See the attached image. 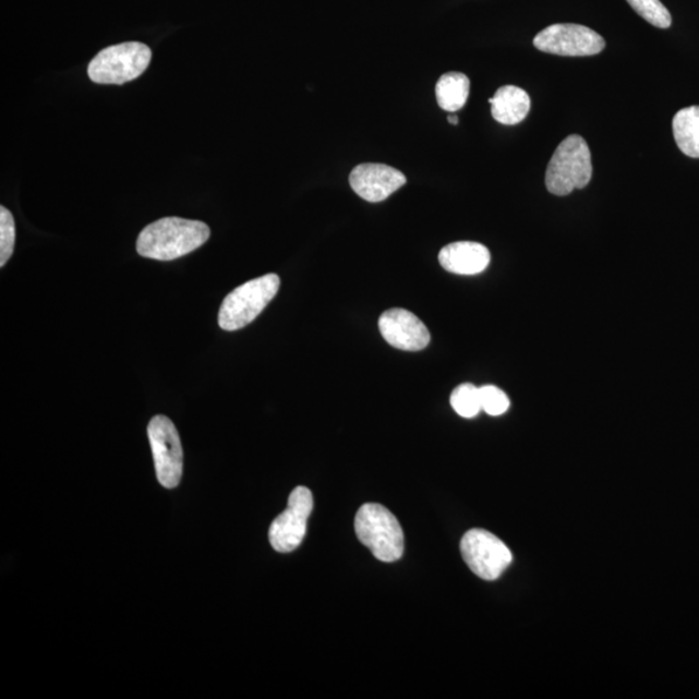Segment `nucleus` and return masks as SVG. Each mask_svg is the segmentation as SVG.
I'll return each mask as SVG.
<instances>
[{
    "label": "nucleus",
    "instance_id": "1",
    "mask_svg": "<svg viewBox=\"0 0 699 699\" xmlns=\"http://www.w3.org/2000/svg\"><path fill=\"white\" fill-rule=\"evenodd\" d=\"M209 238L210 228L204 221L162 218L144 228L136 251L144 258L172 261L195 252Z\"/></svg>",
    "mask_w": 699,
    "mask_h": 699
},
{
    "label": "nucleus",
    "instance_id": "2",
    "mask_svg": "<svg viewBox=\"0 0 699 699\" xmlns=\"http://www.w3.org/2000/svg\"><path fill=\"white\" fill-rule=\"evenodd\" d=\"M592 171L591 150L587 142L579 135L567 136L546 168V190L556 196L570 195L591 182Z\"/></svg>",
    "mask_w": 699,
    "mask_h": 699
},
{
    "label": "nucleus",
    "instance_id": "3",
    "mask_svg": "<svg viewBox=\"0 0 699 699\" xmlns=\"http://www.w3.org/2000/svg\"><path fill=\"white\" fill-rule=\"evenodd\" d=\"M357 537L383 563L403 556L405 535L396 516L383 505L364 504L355 517Z\"/></svg>",
    "mask_w": 699,
    "mask_h": 699
},
{
    "label": "nucleus",
    "instance_id": "4",
    "mask_svg": "<svg viewBox=\"0 0 699 699\" xmlns=\"http://www.w3.org/2000/svg\"><path fill=\"white\" fill-rule=\"evenodd\" d=\"M280 288L278 275L268 274L242 284L221 303L218 323L221 329L233 332L246 327L262 314Z\"/></svg>",
    "mask_w": 699,
    "mask_h": 699
},
{
    "label": "nucleus",
    "instance_id": "5",
    "mask_svg": "<svg viewBox=\"0 0 699 699\" xmlns=\"http://www.w3.org/2000/svg\"><path fill=\"white\" fill-rule=\"evenodd\" d=\"M152 51L141 41L104 48L89 62L87 73L89 80L99 85H123L140 79L150 64Z\"/></svg>",
    "mask_w": 699,
    "mask_h": 699
},
{
    "label": "nucleus",
    "instance_id": "6",
    "mask_svg": "<svg viewBox=\"0 0 699 699\" xmlns=\"http://www.w3.org/2000/svg\"><path fill=\"white\" fill-rule=\"evenodd\" d=\"M148 438L158 482L165 489H176L183 475V447L176 425L157 414L149 422Z\"/></svg>",
    "mask_w": 699,
    "mask_h": 699
},
{
    "label": "nucleus",
    "instance_id": "7",
    "mask_svg": "<svg viewBox=\"0 0 699 699\" xmlns=\"http://www.w3.org/2000/svg\"><path fill=\"white\" fill-rule=\"evenodd\" d=\"M460 550L469 569L484 580L499 578L511 563L508 546L486 530L468 531L461 540Z\"/></svg>",
    "mask_w": 699,
    "mask_h": 699
},
{
    "label": "nucleus",
    "instance_id": "8",
    "mask_svg": "<svg viewBox=\"0 0 699 699\" xmlns=\"http://www.w3.org/2000/svg\"><path fill=\"white\" fill-rule=\"evenodd\" d=\"M539 51L558 57H593L604 51L605 39L590 27L577 24H555L545 27L534 38Z\"/></svg>",
    "mask_w": 699,
    "mask_h": 699
},
{
    "label": "nucleus",
    "instance_id": "9",
    "mask_svg": "<svg viewBox=\"0 0 699 699\" xmlns=\"http://www.w3.org/2000/svg\"><path fill=\"white\" fill-rule=\"evenodd\" d=\"M314 508L313 494L308 487H296L289 496L288 508L275 518L268 531L269 543L280 553L299 549L308 532V520Z\"/></svg>",
    "mask_w": 699,
    "mask_h": 699
},
{
    "label": "nucleus",
    "instance_id": "10",
    "mask_svg": "<svg viewBox=\"0 0 699 699\" xmlns=\"http://www.w3.org/2000/svg\"><path fill=\"white\" fill-rule=\"evenodd\" d=\"M378 328L384 340L398 350L420 351L431 344L426 325L405 309L385 311L379 317Z\"/></svg>",
    "mask_w": 699,
    "mask_h": 699
},
{
    "label": "nucleus",
    "instance_id": "11",
    "mask_svg": "<svg viewBox=\"0 0 699 699\" xmlns=\"http://www.w3.org/2000/svg\"><path fill=\"white\" fill-rule=\"evenodd\" d=\"M407 182L403 172L384 164H362L350 174V185L359 197L381 203Z\"/></svg>",
    "mask_w": 699,
    "mask_h": 699
},
{
    "label": "nucleus",
    "instance_id": "12",
    "mask_svg": "<svg viewBox=\"0 0 699 699\" xmlns=\"http://www.w3.org/2000/svg\"><path fill=\"white\" fill-rule=\"evenodd\" d=\"M490 261L489 249L472 241L453 242L439 253L441 266L456 275H479L489 267Z\"/></svg>",
    "mask_w": 699,
    "mask_h": 699
},
{
    "label": "nucleus",
    "instance_id": "13",
    "mask_svg": "<svg viewBox=\"0 0 699 699\" xmlns=\"http://www.w3.org/2000/svg\"><path fill=\"white\" fill-rule=\"evenodd\" d=\"M489 103L494 120L508 126L521 123L528 117L531 107L529 94L517 86L501 87Z\"/></svg>",
    "mask_w": 699,
    "mask_h": 699
},
{
    "label": "nucleus",
    "instance_id": "14",
    "mask_svg": "<svg viewBox=\"0 0 699 699\" xmlns=\"http://www.w3.org/2000/svg\"><path fill=\"white\" fill-rule=\"evenodd\" d=\"M470 92V81L466 74L451 72L443 74L437 86L438 106L446 112H458L466 106Z\"/></svg>",
    "mask_w": 699,
    "mask_h": 699
},
{
    "label": "nucleus",
    "instance_id": "15",
    "mask_svg": "<svg viewBox=\"0 0 699 699\" xmlns=\"http://www.w3.org/2000/svg\"><path fill=\"white\" fill-rule=\"evenodd\" d=\"M677 147L685 156L699 158V107L679 110L673 121Z\"/></svg>",
    "mask_w": 699,
    "mask_h": 699
},
{
    "label": "nucleus",
    "instance_id": "16",
    "mask_svg": "<svg viewBox=\"0 0 699 699\" xmlns=\"http://www.w3.org/2000/svg\"><path fill=\"white\" fill-rule=\"evenodd\" d=\"M451 406L461 418L473 419L482 411L480 387L462 384L451 394Z\"/></svg>",
    "mask_w": 699,
    "mask_h": 699
},
{
    "label": "nucleus",
    "instance_id": "17",
    "mask_svg": "<svg viewBox=\"0 0 699 699\" xmlns=\"http://www.w3.org/2000/svg\"><path fill=\"white\" fill-rule=\"evenodd\" d=\"M627 2L638 15L655 27L667 29L673 24L670 11L660 0H627Z\"/></svg>",
    "mask_w": 699,
    "mask_h": 699
},
{
    "label": "nucleus",
    "instance_id": "18",
    "mask_svg": "<svg viewBox=\"0 0 699 699\" xmlns=\"http://www.w3.org/2000/svg\"><path fill=\"white\" fill-rule=\"evenodd\" d=\"M15 241V219H13L12 213L2 206L0 207V267H4L12 257Z\"/></svg>",
    "mask_w": 699,
    "mask_h": 699
},
{
    "label": "nucleus",
    "instance_id": "19",
    "mask_svg": "<svg viewBox=\"0 0 699 699\" xmlns=\"http://www.w3.org/2000/svg\"><path fill=\"white\" fill-rule=\"evenodd\" d=\"M480 397L482 411L490 414V417H501V414L508 411L510 406L507 394L494 385L480 387Z\"/></svg>",
    "mask_w": 699,
    "mask_h": 699
},
{
    "label": "nucleus",
    "instance_id": "20",
    "mask_svg": "<svg viewBox=\"0 0 699 699\" xmlns=\"http://www.w3.org/2000/svg\"><path fill=\"white\" fill-rule=\"evenodd\" d=\"M448 122L451 124H459V119L456 116H448Z\"/></svg>",
    "mask_w": 699,
    "mask_h": 699
}]
</instances>
